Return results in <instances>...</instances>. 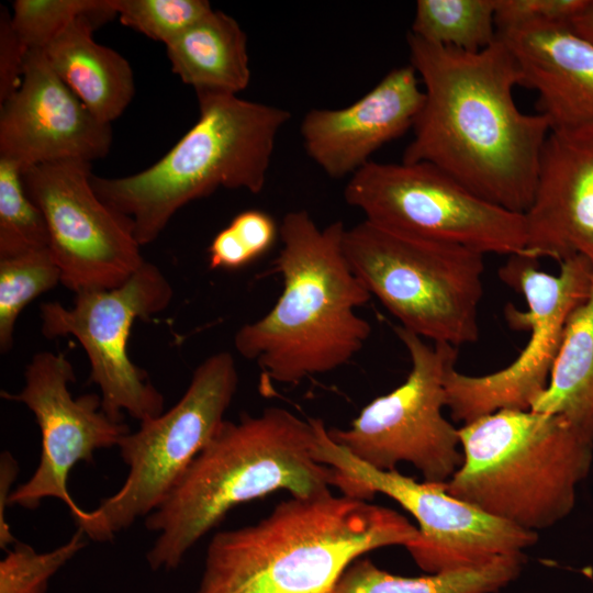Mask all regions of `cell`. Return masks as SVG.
Returning a JSON list of instances; mask_svg holds the SVG:
<instances>
[{"label": "cell", "instance_id": "obj_22", "mask_svg": "<svg viewBox=\"0 0 593 593\" xmlns=\"http://www.w3.org/2000/svg\"><path fill=\"white\" fill-rule=\"evenodd\" d=\"M529 410L562 416L593 443V278L567 323L548 384Z\"/></svg>", "mask_w": 593, "mask_h": 593}, {"label": "cell", "instance_id": "obj_10", "mask_svg": "<svg viewBox=\"0 0 593 593\" xmlns=\"http://www.w3.org/2000/svg\"><path fill=\"white\" fill-rule=\"evenodd\" d=\"M344 198L366 220L407 235L484 255L525 256L523 213L482 199L427 163L370 160L350 176Z\"/></svg>", "mask_w": 593, "mask_h": 593}, {"label": "cell", "instance_id": "obj_34", "mask_svg": "<svg viewBox=\"0 0 593 593\" xmlns=\"http://www.w3.org/2000/svg\"><path fill=\"white\" fill-rule=\"evenodd\" d=\"M571 30L593 46V0L570 23Z\"/></svg>", "mask_w": 593, "mask_h": 593}, {"label": "cell", "instance_id": "obj_12", "mask_svg": "<svg viewBox=\"0 0 593 593\" xmlns=\"http://www.w3.org/2000/svg\"><path fill=\"white\" fill-rule=\"evenodd\" d=\"M313 422V456L318 462L348 478L358 496L371 501L376 493H382L416 519L418 537L405 548L428 574L483 566L503 556L524 553L536 544L537 533L450 495L445 483L418 482L396 469L368 466L331 438L323 419Z\"/></svg>", "mask_w": 593, "mask_h": 593}, {"label": "cell", "instance_id": "obj_9", "mask_svg": "<svg viewBox=\"0 0 593 593\" xmlns=\"http://www.w3.org/2000/svg\"><path fill=\"white\" fill-rule=\"evenodd\" d=\"M499 277L527 304L522 311L508 303L504 316L511 328L526 329L529 339L517 358L497 371L469 376L455 366L448 370L446 407L463 424L499 410L530 409L548 384L571 314L590 292L593 268L574 256L551 275L541 270L538 259L514 255L499 268Z\"/></svg>", "mask_w": 593, "mask_h": 593}, {"label": "cell", "instance_id": "obj_17", "mask_svg": "<svg viewBox=\"0 0 593 593\" xmlns=\"http://www.w3.org/2000/svg\"><path fill=\"white\" fill-rule=\"evenodd\" d=\"M524 217L525 256H581L593 268V123L550 131Z\"/></svg>", "mask_w": 593, "mask_h": 593}, {"label": "cell", "instance_id": "obj_2", "mask_svg": "<svg viewBox=\"0 0 593 593\" xmlns=\"http://www.w3.org/2000/svg\"><path fill=\"white\" fill-rule=\"evenodd\" d=\"M316 430L291 411L271 406L258 415L225 419L166 500L147 517L157 534L146 553L152 570L176 569L189 550L239 504L283 490L313 496L350 481L313 456Z\"/></svg>", "mask_w": 593, "mask_h": 593}, {"label": "cell", "instance_id": "obj_11", "mask_svg": "<svg viewBox=\"0 0 593 593\" xmlns=\"http://www.w3.org/2000/svg\"><path fill=\"white\" fill-rule=\"evenodd\" d=\"M411 360L403 383L369 402L347 428H331V438L351 456L379 470L400 462L414 466L425 482L446 483L463 460L459 428L443 414L445 381L456 365L457 348L395 326Z\"/></svg>", "mask_w": 593, "mask_h": 593}, {"label": "cell", "instance_id": "obj_13", "mask_svg": "<svg viewBox=\"0 0 593 593\" xmlns=\"http://www.w3.org/2000/svg\"><path fill=\"white\" fill-rule=\"evenodd\" d=\"M174 291L161 270L145 261L123 284L75 293L74 305L44 302L40 306L42 334L53 339L71 335L85 349L90 382L100 390L104 413L123 422V413L141 422L165 411V398L127 351L136 320L146 321L166 310Z\"/></svg>", "mask_w": 593, "mask_h": 593}, {"label": "cell", "instance_id": "obj_15", "mask_svg": "<svg viewBox=\"0 0 593 593\" xmlns=\"http://www.w3.org/2000/svg\"><path fill=\"white\" fill-rule=\"evenodd\" d=\"M75 381L74 367L65 355L41 351L25 368L22 390L1 392L3 399L24 404L41 432L38 465L31 478L13 490L9 505L36 510L51 497L65 503L70 514L76 512L80 506L68 491L71 469L79 462H93L100 449L118 447L130 432L125 423L104 413L100 394L74 398L69 387Z\"/></svg>", "mask_w": 593, "mask_h": 593}, {"label": "cell", "instance_id": "obj_18", "mask_svg": "<svg viewBox=\"0 0 593 593\" xmlns=\"http://www.w3.org/2000/svg\"><path fill=\"white\" fill-rule=\"evenodd\" d=\"M423 102L414 67H396L346 108L310 110L300 125L303 146L327 176H353L376 150L414 126Z\"/></svg>", "mask_w": 593, "mask_h": 593}, {"label": "cell", "instance_id": "obj_30", "mask_svg": "<svg viewBox=\"0 0 593 593\" xmlns=\"http://www.w3.org/2000/svg\"><path fill=\"white\" fill-rule=\"evenodd\" d=\"M497 31L526 24L569 25L592 0H494Z\"/></svg>", "mask_w": 593, "mask_h": 593}, {"label": "cell", "instance_id": "obj_4", "mask_svg": "<svg viewBox=\"0 0 593 593\" xmlns=\"http://www.w3.org/2000/svg\"><path fill=\"white\" fill-rule=\"evenodd\" d=\"M345 231L342 221L320 228L305 210L283 216L273 261L282 292L269 312L234 336L236 351L267 380L296 384L338 369L369 338L371 326L357 309L371 294L347 260Z\"/></svg>", "mask_w": 593, "mask_h": 593}, {"label": "cell", "instance_id": "obj_29", "mask_svg": "<svg viewBox=\"0 0 593 593\" xmlns=\"http://www.w3.org/2000/svg\"><path fill=\"white\" fill-rule=\"evenodd\" d=\"M102 0H15L11 24L26 51L44 49L80 15Z\"/></svg>", "mask_w": 593, "mask_h": 593}, {"label": "cell", "instance_id": "obj_5", "mask_svg": "<svg viewBox=\"0 0 593 593\" xmlns=\"http://www.w3.org/2000/svg\"><path fill=\"white\" fill-rule=\"evenodd\" d=\"M199 119L158 161L123 178L91 176L98 197L154 242L175 213L219 188L260 193L288 110L235 94L198 92Z\"/></svg>", "mask_w": 593, "mask_h": 593}, {"label": "cell", "instance_id": "obj_31", "mask_svg": "<svg viewBox=\"0 0 593 593\" xmlns=\"http://www.w3.org/2000/svg\"><path fill=\"white\" fill-rule=\"evenodd\" d=\"M26 48L11 24V13L0 7V103L10 98L21 86Z\"/></svg>", "mask_w": 593, "mask_h": 593}, {"label": "cell", "instance_id": "obj_26", "mask_svg": "<svg viewBox=\"0 0 593 593\" xmlns=\"http://www.w3.org/2000/svg\"><path fill=\"white\" fill-rule=\"evenodd\" d=\"M48 248L42 211L29 197L20 166L0 158V259Z\"/></svg>", "mask_w": 593, "mask_h": 593}, {"label": "cell", "instance_id": "obj_21", "mask_svg": "<svg viewBox=\"0 0 593 593\" xmlns=\"http://www.w3.org/2000/svg\"><path fill=\"white\" fill-rule=\"evenodd\" d=\"M171 70L198 92L235 94L249 83L247 36L231 15L211 10L166 45Z\"/></svg>", "mask_w": 593, "mask_h": 593}, {"label": "cell", "instance_id": "obj_27", "mask_svg": "<svg viewBox=\"0 0 593 593\" xmlns=\"http://www.w3.org/2000/svg\"><path fill=\"white\" fill-rule=\"evenodd\" d=\"M86 538L77 528L67 542L45 552L14 544L0 561V593H46L51 578L86 546Z\"/></svg>", "mask_w": 593, "mask_h": 593}, {"label": "cell", "instance_id": "obj_23", "mask_svg": "<svg viewBox=\"0 0 593 593\" xmlns=\"http://www.w3.org/2000/svg\"><path fill=\"white\" fill-rule=\"evenodd\" d=\"M525 555H510L483 566L403 577L360 557L340 574L332 593H497L519 577Z\"/></svg>", "mask_w": 593, "mask_h": 593}, {"label": "cell", "instance_id": "obj_33", "mask_svg": "<svg viewBox=\"0 0 593 593\" xmlns=\"http://www.w3.org/2000/svg\"><path fill=\"white\" fill-rule=\"evenodd\" d=\"M18 473V461L12 454L3 451L0 456V547L2 549H8L10 545L18 542L5 518V510L14 490L13 484Z\"/></svg>", "mask_w": 593, "mask_h": 593}, {"label": "cell", "instance_id": "obj_28", "mask_svg": "<svg viewBox=\"0 0 593 593\" xmlns=\"http://www.w3.org/2000/svg\"><path fill=\"white\" fill-rule=\"evenodd\" d=\"M120 21L165 45L212 9L206 0H111Z\"/></svg>", "mask_w": 593, "mask_h": 593}, {"label": "cell", "instance_id": "obj_16", "mask_svg": "<svg viewBox=\"0 0 593 593\" xmlns=\"http://www.w3.org/2000/svg\"><path fill=\"white\" fill-rule=\"evenodd\" d=\"M0 104V158L22 172L59 160L92 163L110 152L111 124L87 109L42 49L27 51L20 88Z\"/></svg>", "mask_w": 593, "mask_h": 593}, {"label": "cell", "instance_id": "obj_24", "mask_svg": "<svg viewBox=\"0 0 593 593\" xmlns=\"http://www.w3.org/2000/svg\"><path fill=\"white\" fill-rule=\"evenodd\" d=\"M411 34L421 40L474 53L497 37L494 0H418Z\"/></svg>", "mask_w": 593, "mask_h": 593}, {"label": "cell", "instance_id": "obj_7", "mask_svg": "<svg viewBox=\"0 0 593 593\" xmlns=\"http://www.w3.org/2000/svg\"><path fill=\"white\" fill-rule=\"evenodd\" d=\"M347 260L404 329L456 348L479 338L484 254L369 220L346 228Z\"/></svg>", "mask_w": 593, "mask_h": 593}, {"label": "cell", "instance_id": "obj_3", "mask_svg": "<svg viewBox=\"0 0 593 593\" xmlns=\"http://www.w3.org/2000/svg\"><path fill=\"white\" fill-rule=\"evenodd\" d=\"M417 537L400 513L366 499L290 495L257 523L211 538L195 593H332L356 559Z\"/></svg>", "mask_w": 593, "mask_h": 593}, {"label": "cell", "instance_id": "obj_6", "mask_svg": "<svg viewBox=\"0 0 593 593\" xmlns=\"http://www.w3.org/2000/svg\"><path fill=\"white\" fill-rule=\"evenodd\" d=\"M462 465L446 491L523 529L552 527L573 510L593 443L560 415L504 409L459 428Z\"/></svg>", "mask_w": 593, "mask_h": 593}, {"label": "cell", "instance_id": "obj_32", "mask_svg": "<svg viewBox=\"0 0 593 593\" xmlns=\"http://www.w3.org/2000/svg\"><path fill=\"white\" fill-rule=\"evenodd\" d=\"M228 227L254 260L271 248L279 234L273 219L259 210L240 212Z\"/></svg>", "mask_w": 593, "mask_h": 593}, {"label": "cell", "instance_id": "obj_1", "mask_svg": "<svg viewBox=\"0 0 593 593\" xmlns=\"http://www.w3.org/2000/svg\"><path fill=\"white\" fill-rule=\"evenodd\" d=\"M410 64L424 86V102L402 161L427 163L506 210L532 204L548 119L522 112L514 100L523 85L505 42L469 53L409 33Z\"/></svg>", "mask_w": 593, "mask_h": 593}, {"label": "cell", "instance_id": "obj_20", "mask_svg": "<svg viewBox=\"0 0 593 593\" xmlns=\"http://www.w3.org/2000/svg\"><path fill=\"white\" fill-rule=\"evenodd\" d=\"M115 15L111 0H102L98 8L77 18L42 49L55 74L107 124L124 112L135 93L130 63L93 38V32Z\"/></svg>", "mask_w": 593, "mask_h": 593}, {"label": "cell", "instance_id": "obj_14", "mask_svg": "<svg viewBox=\"0 0 593 593\" xmlns=\"http://www.w3.org/2000/svg\"><path fill=\"white\" fill-rule=\"evenodd\" d=\"M25 190L42 211L61 284L77 293L123 284L146 261L133 222L91 184V163L59 160L25 169Z\"/></svg>", "mask_w": 593, "mask_h": 593}, {"label": "cell", "instance_id": "obj_25", "mask_svg": "<svg viewBox=\"0 0 593 593\" xmlns=\"http://www.w3.org/2000/svg\"><path fill=\"white\" fill-rule=\"evenodd\" d=\"M61 283V272L48 248L0 259V350L13 345L16 320L42 293Z\"/></svg>", "mask_w": 593, "mask_h": 593}, {"label": "cell", "instance_id": "obj_8", "mask_svg": "<svg viewBox=\"0 0 593 593\" xmlns=\"http://www.w3.org/2000/svg\"><path fill=\"white\" fill-rule=\"evenodd\" d=\"M237 385L236 362L228 351L205 358L174 406L121 438L118 448L127 475L97 507L71 514L77 528L90 539L109 541L153 513L225 421Z\"/></svg>", "mask_w": 593, "mask_h": 593}, {"label": "cell", "instance_id": "obj_19", "mask_svg": "<svg viewBox=\"0 0 593 593\" xmlns=\"http://www.w3.org/2000/svg\"><path fill=\"white\" fill-rule=\"evenodd\" d=\"M513 53L524 87L538 94L551 130L593 123V46L569 25L526 24L497 31Z\"/></svg>", "mask_w": 593, "mask_h": 593}]
</instances>
